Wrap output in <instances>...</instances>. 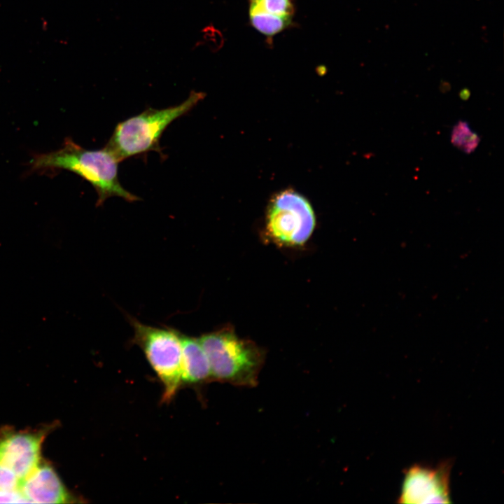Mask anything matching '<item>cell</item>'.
Here are the masks:
<instances>
[{"label": "cell", "mask_w": 504, "mask_h": 504, "mask_svg": "<svg viewBox=\"0 0 504 504\" xmlns=\"http://www.w3.org/2000/svg\"><path fill=\"white\" fill-rule=\"evenodd\" d=\"M181 386H199L213 382L209 363L199 338L181 334Z\"/></svg>", "instance_id": "cell-9"}, {"label": "cell", "mask_w": 504, "mask_h": 504, "mask_svg": "<svg viewBox=\"0 0 504 504\" xmlns=\"http://www.w3.org/2000/svg\"><path fill=\"white\" fill-rule=\"evenodd\" d=\"M199 340L207 356L213 382L249 388L258 385L265 359L262 349L229 329L204 334Z\"/></svg>", "instance_id": "cell-2"}, {"label": "cell", "mask_w": 504, "mask_h": 504, "mask_svg": "<svg viewBox=\"0 0 504 504\" xmlns=\"http://www.w3.org/2000/svg\"><path fill=\"white\" fill-rule=\"evenodd\" d=\"M0 503H29L22 492L18 490L5 491L0 489Z\"/></svg>", "instance_id": "cell-14"}, {"label": "cell", "mask_w": 504, "mask_h": 504, "mask_svg": "<svg viewBox=\"0 0 504 504\" xmlns=\"http://www.w3.org/2000/svg\"><path fill=\"white\" fill-rule=\"evenodd\" d=\"M20 480L15 472L0 463V489L5 491L18 490Z\"/></svg>", "instance_id": "cell-13"}, {"label": "cell", "mask_w": 504, "mask_h": 504, "mask_svg": "<svg viewBox=\"0 0 504 504\" xmlns=\"http://www.w3.org/2000/svg\"><path fill=\"white\" fill-rule=\"evenodd\" d=\"M41 437L18 433L0 440V463L12 470L20 482L39 464Z\"/></svg>", "instance_id": "cell-7"}, {"label": "cell", "mask_w": 504, "mask_h": 504, "mask_svg": "<svg viewBox=\"0 0 504 504\" xmlns=\"http://www.w3.org/2000/svg\"><path fill=\"white\" fill-rule=\"evenodd\" d=\"M205 93L192 90L178 105L157 109L148 108L142 113L118 122L106 146L122 160L155 151L163 155L160 140L165 129L176 119L194 108Z\"/></svg>", "instance_id": "cell-3"}, {"label": "cell", "mask_w": 504, "mask_h": 504, "mask_svg": "<svg viewBox=\"0 0 504 504\" xmlns=\"http://www.w3.org/2000/svg\"><path fill=\"white\" fill-rule=\"evenodd\" d=\"M120 162L106 146L102 149L88 150L66 139L61 148L35 155L30 164L34 170L62 169L81 176L96 190L98 206L111 197L128 202L141 200L121 185L118 178Z\"/></svg>", "instance_id": "cell-1"}, {"label": "cell", "mask_w": 504, "mask_h": 504, "mask_svg": "<svg viewBox=\"0 0 504 504\" xmlns=\"http://www.w3.org/2000/svg\"><path fill=\"white\" fill-rule=\"evenodd\" d=\"M480 136L474 132L465 120H458L452 127V145L465 154L473 153L480 143Z\"/></svg>", "instance_id": "cell-11"}, {"label": "cell", "mask_w": 504, "mask_h": 504, "mask_svg": "<svg viewBox=\"0 0 504 504\" xmlns=\"http://www.w3.org/2000/svg\"><path fill=\"white\" fill-rule=\"evenodd\" d=\"M20 491L29 503H63L68 494L55 470L48 465H38L20 484Z\"/></svg>", "instance_id": "cell-8"}, {"label": "cell", "mask_w": 504, "mask_h": 504, "mask_svg": "<svg viewBox=\"0 0 504 504\" xmlns=\"http://www.w3.org/2000/svg\"><path fill=\"white\" fill-rule=\"evenodd\" d=\"M133 342L144 353L163 386L162 402L171 401L181 386L182 346L181 333L169 328L145 325L133 318Z\"/></svg>", "instance_id": "cell-4"}, {"label": "cell", "mask_w": 504, "mask_h": 504, "mask_svg": "<svg viewBox=\"0 0 504 504\" xmlns=\"http://www.w3.org/2000/svg\"><path fill=\"white\" fill-rule=\"evenodd\" d=\"M248 11L293 18L294 6L291 0H248Z\"/></svg>", "instance_id": "cell-12"}, {"label": "cell", "mask_w": 504, "mask_h": 504, "mask_svg": "<svg viewBox=\"0 0 504 504\" xmlns=\"http://www.w3.org/2000/svg\"><path fill=\"white\" fill-rule=\"evenodd\" d=\"M315 223L310 203L298 192L286 190L272 199L267 230L274 241L289 246L302 245L312 235Z\"/></svg>", "instance_id": "cell-5"}, {"label": "cell", "mask_w": 504, "mask_h": 504, "mask_svg": "<svg viewBox=\"0 0 504 504\" xmlns=\"http://www.w3.org/2000/svg\"><path fill=\"white\" fill-rule=\"evenodd\" d=\"M248 15L251 26L270 39L289 27L293 19L258 11H248Z\"/></svg>", "instance_id": "cell-10"}, {"label": "cell", "mask_w": 504, "mask_h": 504, "mask_svg": "<svg viewBox=\"0 0 504 504\" xmlns=\"http://www.w3.org/2000/svg\"><path fill=\"white\" fill-rule=\"evenodd\" d=\"M470 95V92L468 89H463V90L460 92V97L463 99H466V96L468 97Z\"/></svg>", "instance_id": "cell-15"}, {"label": "cell", "mask_w": 504, "mask_h": 504, "mask_svg": "<svg viewBox=\"0 0 504 504\" xmlns=\"http://www.w3.org/2000/svg\"><path fill=\"white\" fill-rule=\"evenodd\" d=\"M451 464L436 467L414 465L405 472L400 503H451L449 476Z\"/></svg>", "instance_id": "cell-6"}]
</instances>
